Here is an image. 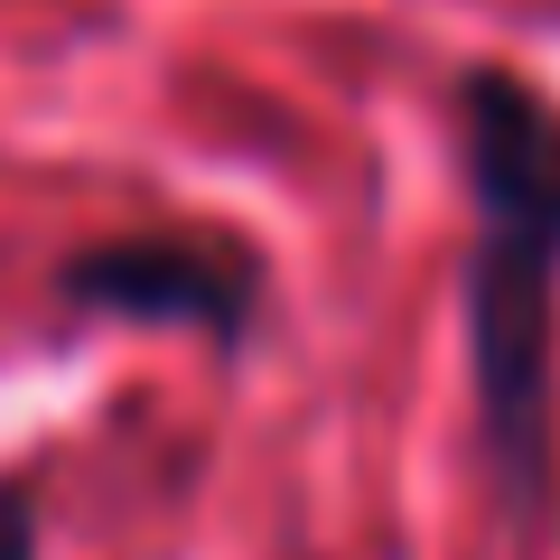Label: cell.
I'll return each instance as SVG.
<instances>
[{"label": "cell", "instance_id": "1", "mask_svg": "<svg viewBox=\"0 0 560 560\" xmlns=\"http://www.w3.org/2000/svg\"><path fill=\"white\" fill-rule=\"evenodd\" d=\"M467 131V374L504 495L533 514L551 477V364H560V103L514 66L458 84Z\"/></svg>", "mask_w": 560, "mask_h": 560}, {"label": "cell", "instance_id": "2", "mask_svg": "<svg viewBox=\"0 0 560 560\" xmlns=\"http://www.w3.org/2000/svg\"><path fill=\"white\" fill-rule=\"evenodd\" d=\"M66 300L113 308V318H187V327H206V337H243L253 253H224V243H197V234L94 243V253L66 261Z\"/></svg>", "mask_w": 560, "mask_h": 560}, {"label": "cell", "instance_id": "3", "mask_svg": "<svg viewBox=\"0 0 560 560\" xmlns=\"http://www.w3.org/2000/svg\"><path fill=\"white\" fill-rule=\"evenodd\" d=\"M0 560H38V486L0 477Z\"/></svg>", "mask_w": 560, "mask_h": 560}]
</instances>
